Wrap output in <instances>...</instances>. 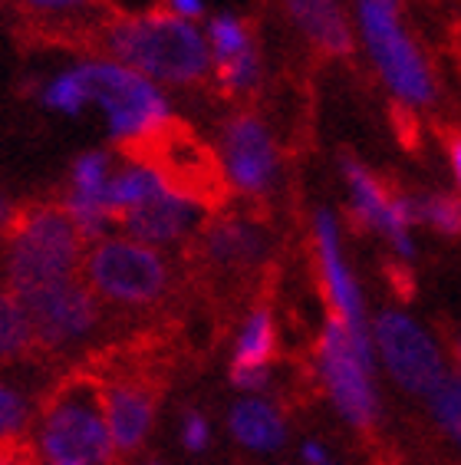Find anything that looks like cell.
Segmentation results:
<instances>
[{
	"instance_id": "cell-4",
	"label": "cell",
	"mask_w": 461,
	"mask_h": 465,
	"mask_svg": "<svg viewBox=\"0 0 461 465\" xmlns=\"http://www.w3.org/2000/svg\"><path fill=\"white\" fill-rule=\"evenodd\" d=\"M80 234L56 205L24 208L7 224V281L10 294H34L56 281L76 278Z\"/></svg>"
},
{
	"instance_id": "cell-26",
	"label": "cell",
	"mask_w": 461,
	"mask_h": 465,
	"mask_svg": "<svg viewBox=\"0 0 461 465\" xmlns=\"http://www.w3.org/2000/svg\"><path fill=\"white\" fill-rule=\"evenodd\" d=\"M24 422H27V406H24V400H20L14 390L0 386V439L17 436V432L24 430Z\"/></svg>"
},
{
	"instance_id": "cell-12",
	"label": "cell",
	"mask_w": 461,
	"mask_h": 465,
	"mask_svg": "<svg viewBox=\"0 0 461 465\" xmlns=\"http://www.w3.org/2000/svg\"><path fill=\"white\" fill-rule=\"evenodd\" d=\"M34 323V337L46 347H63V343L83 341L99 321L96 294L76 278L46 284L34 294L20 297Z\"/></svg>"
},
{
	"instance_id": "cell-16",
	"label": "cell",
	"mask_w": 461,
	"mask_h": 465,
	"mask_svg": "<svg viewBox=\"0 0 461 465\" xmlns=\"http://www.w3.org/2000/svg\"><path fill=\"white\" fill-rule=\"evenodd\" d=\"M267 238L258 224L248 218H218L204 234V254L214 264L224 268H240V264H254L264 258Z\"/></svg>"
},
{
	"instance_id": "cell-3",
	"label": "cell",
	"mask_w": 461,
	"mask_h": 465,
	"mask_svg": "<svg viewBox=\"0 0 461 465\" xmlns=\"http://www.w3.org/2000/svg\"><path fill=\"white\" fill-rule=\"evenodd\" d=\"M382 86L406 109H428L438 96L432 63L408 34L399 0H356V34Z\"/></svg>"
},
{
	"instance_id": "cell-31",
	"label": "cell",
	"mask_w": 461,
	"mask_h": 465,
	"mask_svg": "<svg viewBox=\"0 0 461 465\" xmlns=\"http://www.w3.org/2000/svg\"><path fill=\"white\" fill-rule=\"evenodd\" d=\"M99 4H109L115 10V17H129V14H145V10H155L159 0H99Z\"/></svg>"
},
{
	"instance_id": "cell-20",
	"label": "cell",
	"mask_w": 461,
	"mask_h": 465,
	"mask_svg": "<svg viewBox=\"0 0 461 465\" xmlns=\"http://www.w3.org/2000/svg\"><path fill=\"white\" fill-rule=\"evenodd\" d=\"M34 323L17 294H0V357H20L34 347Z\"/></svg>"
},
{
	"instance_id": "cell-32",
	"label": "cell",
	"mask_w": 461,
	"mask_h": 465,
	"mask_svg": "<svg viewBox=\"0 0 461 465\" xmlns=\"http://www.w3.org/2000/svg\"><path fill=\"white\" fill-rule=\"evenodd\" d=\"M303 462L307 465H327L329 462L327 449L319 446V442H303Z\"/></svg>"
},
{
	"instance_id": "cell-17",
	"label": "cell",
	"mask_w": 461,
	"mask_h": 465,
	"mask_svg": "<svg viewBox=\"0 0 461 465\" xmlns=\"http://www.w3.org/2000/svg\"><path fill=\"white\" fill-rule=\"evenodd\" d=\"M230 432H234L238 442H244L248 449H258V452L280 449L287 439L280 412L270 403H264V400H240L230 410Z\"/></svg>"
},
{
	"instance_id": "cell-2",
	"label": "cell",
	"mask_w": 461,
	"mask_h": 465,
	"mask_svg": "<svg viewBox=\"0 0 461 465\" xmlns=\"http://www.w3.org/2000/svg\"><path fill=\"white\" fill-rule=\"evenodd\" d=\"M83 83H86V103L103 113L109 125V139L129 153H142L155 143L165 129L175 125L172 103L152 80L139 76L135 70L113 63L106 56L80 60Z\"/></svg>"
},
{
	"instance_id": "cell-8",
	"label": "cell",
	"mask_w": 461,
	"mask_h": 465,
	"mask_svg": "<svg viewBox=\"0 0 461 465\" xmlns=\"http://www.w3.org/2000/svg\"><path fill=\"white\" fill-rule=\"evenodd\" d=\"M214 159H218L221 182L240 195L260 198L280 179V155H277L274 135L254 113H234L221 125V143Z\"/></svg>"
},
{
	"instance_id": "cell-33",
	"label": "cell",
	"mask_w": 461,
	"mask_h": 465,
	"mask_svg": "<svg viewBox=\"0 0 461 465\" xmlns=\"http://www.w3.org/2000/svg\"><path fill=\"white\" fill-rule=\"evenodd\" d=\"M445 153H448V165H452V175H455V182H458V175H461V143H458V135H448Z\"/></svg>"
},
{
	"instance_id": "cell-36",
	"label": "cell",
	"mask_w": 461,
	"mask_h": 465,
	"mask_svg": "<svg viewBox=\"0 0 461 465\" xmlns=\"http://www.w3.org/2000/svg\"><path fill=\"white\" fill-rule=\"evenodd\" d=\"M149 465H162V462H149Z\"/></svg>"
},
{
	"instance_id": "cell-14",
	"label": "cell",
	"mask_w": 461,
	"mask_h": 465,
	"mask_svg": "<svg viewBox=\"0 0 461 465\" xmlns=\"http://www.w3.org/2000/svg\"><path fill=\"white\" fill-rule=\"evenodd\" d=\"M99 393H103V416H106V430L113 439V449H135L145 439L155 416V396L139 376H119V380H99Z\"/></svg>"
},
{
	"instance_id": "cell-27",
	"label": "cell",
	"mask_w": 461,
	"mask_h": 465,
	"mask_svg": "<svg viewBox=\"0 0 461 465\" xmlns=\"http://www.w3.org/2000/svg\"><path fill=\"white\" fill-rule=\"evenodd\" d=\"M17 4L40 17H80L89 7V0H17Z\"/></svg>"
},
{
	"instance_id": "cell-15",
	"label": "cell",
	"mask_w": 461,
	"mask_h": 465,
	"mask_svg": "<svg viewBox=\"0 0 461 465\" xmlns=\"http://www.w3.org/2000/svg\"><path fill=\"white\" fill-rule=\"evenodd\" d=\"M287 14L307 40L327 56L353 54L356 36L339 0H284Z\"/></svg>"
},
{
	"instance_id": "cell-28",
	"label": "cell",
	"mask_w": 461,
	"mask_h": 465,
	"mask_svg": "<svg viewBox=\"0 0 461 465\" xmlns=\"http://www.w3.org/2000/svg\"><path fill=\"white\" fill-rule=\"evenodd\" d=\"M181 439H185V449L191 452H201L208 446V420L201 412H185V422H181Z\"/></svg>"
},
{
	"instance_id": "cell-29",
	"label": "cell",
	"mask_w": 461,
	"mask_h": 465,
	"mask_svg": "<svg viewBox=\"0 0 461 465\" xmlns=\"http://www.w3.org/2000/svg\"><path fill=\"white\" fill-rule=\"evenodd\" d=\"M0 465H40V462H36L34 446L20 442L17 436H10V439H0Z\"/></svg>"
},
{
	"instance_id": "cell-34",
	"label": "cell",
	"mask_w": 461,
	"mask_h": 465,
	"mask_svg": "<svg viewBox=\"0 0 461 465\" xmlns=\"http://www.w3.org/2000/svg\"><path fill=\"white\" fill-rule=\"evenodd\" d=\"M10 222H14V208H10L7 198L0 195V228H7Z\"/></svg>"
},
{
	"instance_id": "cell-23",
	"label": "cell",
	"mask_w": 461,
	"mask_h": 465,
	"mask_svg": "<svg viewBox=\"0 0 461 465\" xmlns=\"http://www.w3.org/2000/svg\"><path fill=\"white\" fill-rule=\"evenodd\" d=\"M109 175H113V155L103 153V149H93V153H83L73 165V195L83 198H96L106 205V185ZM109 208V205H106Z\"/></svg>"
},
{
	"instance_id": "cell-35",
	"label": "cell",
	"mask_w": 461,
	"mask_h": 465,
	"mask_svg": "<svg viewBox=\"0 0 461 465\" xmlns=\"http://www.w3.org/2000/svg\"><path fill=\"white\" fill-rule=\"evenodd\" d=\"M54 465H80V462H54Z\"/></svg>"
},
{
	"instance_id": "cell-25",
	"label": "cell",
	"mask_w": 461,
	"mask_h": 465,
	"mask_svg": "<svg viewBox=\"0 0 461 465\" xmlns=\"http://www.w3.org/2000/svg\"><path fill=\"white\" fill-rule=\"evenodd\" d=\"M432 410L435 420L442 422V430L452 439H458L461 432V390L455 376H445L442 383L432 390Z\"/></svg>"
},
{
	"instance_id": "cell-1",
	"label": "cell",
	"mask_w": 461,
	"mask_h": 465,
	"mask_svg": "<svg viewBox=\"0 0 461 465\" xmlns=\"http://www.w3.org/2000/svg\"><path fill=\"white\" fill-rule=\"evenodd\" d=\"M106 60L123 63L155 86H191L211 73V54L198 24L172 17L162 7L113 17L99 30Z\"/></svg>"
},
{
	"instance_id": "cell-7",
	"label": "cell",
	"mask_w": 461,
	"mask_h": 465,
	"mask_svg": "<svg viewBox=\"0 0 461 465\" xmlns=\"http://www.w3.org/2000/svg\"><path fill=\"white\" fill-rule=\"evenodd\" d=\"M93 291L119 304H152L169 287V268L155 248L132 238H103L86 258Z\"/></svg>"
},
{
	"instance_id": "cell-19",
	"label": "cell",
	"mask_w": 461,
	"mask_h": 465,
	"mask_svg": "<svg viewBox=\"0 0 461 465\" xmlns=\"http://www.w3.org/2000/svg\"><path fill=\"white\" fill-rule=\"evenodd\" d=\"M201 34H204V44H208V54H211V66L254 50L250 27L240 17H234V14H214Z\"/></svg>"
},
{
	"instance_id": "cell-6",
	"label": "cell",
	"mask_w": 461,
	"mask_h": 465,
	"mask_svg": "<svg viewBox=\"0 0 461 465\" xmlns=\"http://www.w3.org/2000/svg\"><path fill=\"white\" fill-rule=\"evenodd\" d=\"M317 367L339 416L356 430H373L379 416V396L373 390L376 357L356 347L353 337L333 313L327 317V327L319 337Z\"/></svg>"
},
{
	"instance_id": "cell-5",
	"label": "cell",
	"mask_w": 461,
	"mask_h": 465,
	"mask_svg": "<svg viewBox=\"0 0 461 465\" xmlns=\"http://www.w3.org/2000/svg\"><path fill=\"white\" fill-rule=\"evenodd\" d=\"M40 449L50 462H80V465H109L113 439L103 416V393L99 380L73 376L50 396L44 412Z\"/></svg>"
},
{
	"instance_id": "cell-18",
	"label": "cell",
	"mask_w": 461,
	"mask_h": 465,
	"mask_svg": "<svg viewBox=\"0 0 461 465\" xmlns=\"http://www.w3.org/2000/svg\"><path fill=\"white\" fill-rule=\"evenodd\" d=\"M274 343H277V331H274V317L267 307H258L244 321V331L238 337V353H234V363L230 367L238 370H267V360L274 357Z\"/></svg>"
},
{
	"instance_id": "cell-9",
	"label": "cell",
	"mask_w": 461,
	"mask_h": 465,
	"mask_svg": "<svg viewBox=\"0 0 461 465\" xmlns=\"http://www.w3.org/2000/svg\"><path fill=\"white\" fill-rule=\"evenodd\" d=\"M313 251H317V268L323 291H327L329 313L346 327L353 343L366 353H373V337L363 311V291L356 284L353 271L343 258V242H339V222L329 208H319L313 218Z\"/></svg>"
},
{
	"instance_id": "cell-30",
	"label": "cell",
	"mask_w": 461,
	"mask_h": 465,
	"mask_svg": "<svg viewBox=\"0 0 461 465\" xmlns=\"http://www.w3.org/2000/svg\"><path fill=\"white\" fill-rule=\"evenodd\" d=\"M159 4H162L165 14L181 17V20H191V24L204 14V0H159Z\"/></svg>"
},
{
	"instance_id": "cell-11",
	"label": "cell",
	"mask_w": 461,
	"mask_h": 465,
	"mask_svg": "<svg viewBox=\"0 0 461 465\" xmlns=\"http://www.w3.org/2000/svg\"><path fill=\"white\" fill-rule=\"evenodd\" d=\"M376 343H379L382 363L408 393L432 396L435 386L445 380V363L438 347L406 313L382 311L376 317Z\"/></svg>"
},
{
	"instance_id": "cell-24",
	"label": "cell",
	"mask_w": 461,
	"mask_h": 465,
	"mask_svg": "<svg viewBox=\"0 0 461 465\" xmlns=\"http://www.w3.org/2000/svg\"><path fill=\"white\" fill-rule=\"evenodd\" d=\"M218 73V83H221V90L228 96H248L260 86V56H258V46L248 50V54L234 56L228 63H218L214 66Z\"/></svg>"
},
{
	"instance_id": "cell-10",
	"label": "cell",
	"mask_w": 461,
	"mask_h": 465,
	"mask_svg": "<svg viewBox=\"0 0 461 465\" xmlns=\"http://www.w3.org/2000/svg\"><path fill=\"white\" fill-rule=\"evenodd\" d=\"M339 169H343L346 188H349V212H353L356 224L389 238V244L396 248L399 258H412L416 254V242H412V228H416L412 195H392L389 188L353 155H343Z\"/></svg>"
},
{
	"instance_id": "cell-21",
	"label": "cell",
	"mask_w": 461,
	"mask_h": 465,
	"mask_svg": "<svg viewBox=\"0 0 461 465\" xmlns=\"http://www.w3.org/2000/svg\"><path fill=\"white\" fill-rule=\"evenodd\" d=\"M40 103H44L46 109H54V113H60V116H80L83 109L89 106L80 63H73L66 70L54 73V76L44 83V90H40Z\"/></svg>"
},
{
	"instance_id": "cell-13",
	"label": "cell",
	"mask_w": 461,
	"mask_h": 465,
	"mask_svg": "<svg viewBox=\"0 0 461 465\" xmlns=\"http://www.w3.org/2000/svg\"><path fill=\"white\" fill-rule=\"evenodd\" d=\"M204 212H208V208H201L198 202L178 195L175 188L165 185L162 192H155L149 202L123 212L115 222L123 224L125 234H129L132 242L155 248V244L181 242L185 234H191L198 228V222H201Z\"/></svg>"
},
{
	"instance_id": "cell-22",
	"label": "cell",
	"mask_w": 461,
	"mask_h": 465,
	"mask_svg": "<svg viewBox=\"0 0 461 465\" xmlns=\"http://www.w3.org/2000/svg\"><path fill=\"white\" fill-rule=\"evenodd\" d=\"M412 215L416 224H432L445 238H458L461 232V205L458 195L435 192V195H412Z\"/></svg>"
},
{
	"instance_id": "cell-37",
	"label": "cell",
	"mask_w": 461,
	"mask_h": 465,
	"mask_svg": "<svg viewBox=\"0 0 461 465\" xmlns=\"http://www.w3.org/2000/svg\"><path fill=\"white\" fill-rule=\"evenodd\" d=\"M327 465H333V459H329V462H327Z\"/></svg>"
}]
</instances>
